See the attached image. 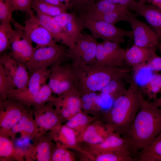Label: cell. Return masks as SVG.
<instances>
[{"instance_id": "1", "label": "cell", "mask_w": 161, "mask_h": 161, "mask_svg": "<svg viewBox=\"0 0 161 161\" xmlns=\"http://www.w3.org/2000/svg\"><path fill=\"white\" fill-rule=\"evenodd\" d=\"M161 133V108L145 100L123 135L136 154Z\"/></svg>"}, {"instance_id": "2", "label": "cell", "mask_w": 161, "mask_h": 161, "mask_svg": "<svg viewBox=\"0 0 161 161\" xmlns=\"http://www.w3.org/2000/svg\"><path fill=\"white\" fill-rule=\"evenodd\" d=\"M145 101L140 88L133 78L125 93L114 100L111 109L105 112L106 126L123 136Z\"/></svg>"}, {"instance_id": "3", "label": "cell", "mask_w": 161, "mask_h": 161, "mask_svg": "<svg viewBox=\"0 0 161 161\" xmlns=\"http://www.w3.org/2000/svg\"><path fill=\"white\" fill-rule=\"evenodd\" d=\"M72 63L75 88L80 96L100 91L112 79L119 75L126 76L128 67H114L94 65H78Z\"/></svg>"}, {"instance_id": "4", "label": "cell", "mask_w": 161, "mask_h": 161, "mask_svg": "<svg viewBox=\"0 0 161 161\" xmlns=\"http://www.w3.org/2000/svg\"><path fill=\"white\" fill-rule=\"evenodd\" d=\"M69 60V48L58 44L36 49L26 65L30 75L38 70L49 68L58 63Z\"/></svg>"}, {"instance_id": "5", "label": "cell", "mask_w": 161, "mask_h": 161, "mask_svg": "<svg viewBox=\"0 0 161 161\" xmlns=\"http://www.w3.org/2000/svg\"><path fill=\"white\" fill-rule=\"evenodd\" d=\"M85 28L89 30L95 38L109 41L120 44L126 36L133 39L132 30L127 31L105 21L78 15Z\"/></svg>"}, {"instance_id": "6", "label": "cell", "mask_w": 161, "mask_h": 161, "mask_svg": "<svg viewBox=\"0 0 161 161\" xmlns=\"http://www.w3.org/2000/svg\"><path fill=\"white\" fill-rule=\"evenodd\" d=\"M97 42L91 35L84 33L76 41L74 47L69 48V60L78 65L96 64Z\"/></svg>"}, {"instance_id": "7", "label": "cell", "mask_w": 161, "mask_h": 161, "mask_svg": "<svg viewBox=\"0 0 161 161\" xmlns=\"http://www.w3.org/2000/svg\"><path fill=\"white\" fill-rule=\"evenodd\" d=\"M27 108L24 103L14 98L8 97L0 101V135L10 137L12 128Z\"/></svg>"}, {"instance_id": "8", "label": "cell", "mask_w": 161, "mask_h": 161, "mask_svg": "<svg viewBox=\"0 0 161 161\" xmlns=\"http://www.w3.org/2000/svg\"><path fill=\"white\" fill-rule=\"evenodd\" d=\"M50 68L47 84L53 94L58 96L75 88L70 61L58 63Z\"/></svg>"}, {"instance_id": "9", "label": "cell", "mask_w": 161, "mask_h": 161, "mask_svg": "<svg viewBox=\"0 0 161 161\" xmlns=\"http://www.w3.org/2000/svg\"><path fill=\"white\" fill-rule=\"evenodd\" d=\"M123 21L127 22L132 29L134 45L144 47H158L160 36L155 30L147 24L138 20L129 11Z\"/></svg>"}, {"instance_id": "10", "label": "cell", "mask_w": 161, "mask_h": 161, "mask_svg": "<svg viewBox=\"0 0 161 161\" xmlns=\"http://www.w3.org/2000/svg\"><path fill=\"white\" fill-rule=\"evenodd\" d=\"M54 103L61 123L67 121L81 111L80 95L75 87L55 97Z\"/></svg>"}, {"instance_id": "11", "label": "cell", "mask_w": 161, "mask_h": 161, "mask_svg": "<svg viewBox=\"0 0 161 161\" xmlns=\"http://www.w3.org/2000/svg\"><path fill=\"white\" fill-rule=\"evenodd\" d=\"M0 63L4 68L16 89L22 90L27 88L30 75L25 64L6 53L1 55Z\"/></svg>"}, {"instance_id": "12", "label": "cell", "mask_w": 161, "mask_h": 161, "mask_svg": "<svg viewBox=\"0 0 161 161\" xmlns=\"http://www.w3.org/2000/svg\"><path fill=\"white\" fill-rule=\"evenodd\" d=\"M16 34L11 44L10 55L12 57L26 64L36 49L32 42L26 35L23 27L18 23L15 24Z\"/></svg>"}, {"instance_id": "13", "label": "cell", "mask_w": 161, "mask_h": 161, "mask_svg": "<svg viewBox=\"0 0 161 161\" xmlns=\"http://www.w3.org/2000/svg\"><path fill=\"white\" fill-rule=\"evenodd\" d=\"M23 27L26 35L36 44V49L58 44L49 31L35 15L25 21Z\"/></svg>"}, {"instance_id": "14", "label": "cell", "mask_w": 161, "mask_h": 161, "mask_svg": "<svg viewBox=\"0 0 161 161\" xmlns=\"http://www.w3.org/2000/svg\"><path fill=\"white\" fill-rule=\"evenodd\" d=\"M32 108L40 136L61 124L60 116L55 108L54 101L49 102L40 107Z\"/></svg>"}, {"instance_id": "15", "label": "cell", "mask_w": 161, "mask_h": 161, "mask_svg": "<svg viewBox=\"0 0 161 161\" xmlns=\"http://www.w3.org/2000/svg\"><path fill=\"white\" fill-rule=\"evenodd\" d=\"M49 131L40 136L24 150L26 161H51L54 146Z\"/></svg>"}, {"instance_id": "16", "label": "cell", "mask_w": 161, "mask_h": 161, "mask_svg": "<svg viewBox=\"0 0 161 161\" xmlns=\"http://www.w3.org/2000/svg\"><path fill=\"white\" fill-rule=\"evenodd\" d=\"M51 68L38 70L30 75L27 87L24 90L15 89L10 91L8 97L17 100L32 96L37 93L46 84Z\"/></svg>"}, {"instance_id": "17", "label": "cell", "mask_w": 161, "mask_h": 161, "mask_svg": "<svg viewBox=\"0 0 161 161\" xmlns=\"http://www.w3.org/2000/svg\"><path fill=\"white\" fill-rule=\"evenodd\" d=\"M18 133H20L21 138L28 137L33 141L40 136L32 108H27L20 120L12 128L10 138L13 141Z\"/></svg>"}, {"instance_id": "18", "label": "cell", "mask_w": 161, "mask_h": 161, "mask_svg": "<svg viewBox=\"0 0 161 161\" xmlns=\"http://www.w3.org/2000/svg\"><path fill=\"white\" fill-rule=\"evenodd\" d=\"M157 47H141L134 45L126 50L125 62L135 74L145 67L147 62L156 53Z\"/></svg>"}, {"instance_id": "19", "label": "cell", "mask_w": 161, "mask_h": 161, "mask_svg": "<svg viewBox=\"0 0 161 161\" xmlns=\"http://www.w3.org/2000/svg\"><path fill=\"white\" fill-rule=\"evenodd\" d=\"M128 9L144 17L160 36L161 35V9L159 7L152 4L147 5L134 1L128 5Z\"/></svg>"}, {"instance_id": "20", "label": "cell", "mask_w": 161, "mask_h": 161, "mask_svg": "<svg viewBox=\"0 0 161 161\" xmlns=\"http://www.w3.org/2000/svg\"><path fill=\"white\" fill-rule=\"evenodd\" d=\"M39 21L49 31L56 42L69 49L73 48L75 41L64 30L53 17L39 13L35 15Z\"/></svg>"}, {"instance_id": "21", "label": "cell", "mask_w": 161, "mask_h": 161, "mask_svg": "<svg viewBox=\"0 0 161 161\" xmlns=\"http://www.w3.org/2000/svg\"><path fill=\"white\" fill-rule=\"evenodd\" d=\"M53 18L75 42L82 35V32L85 28L75 12H65Z\"/></svg>"}, {"instance_id": "22", "label": "cell", "mask_w": 161, "mask_h": 161, "mask_svg": "<svg viewBox=\"0 0 161 161\" xmlns=\"http://www.w3.org/2000/svg\"><path fill=\"white\" fill-rule=\"evenodd\" d=\"M116 132L109 134L100 143L94 145L97 154L111 152L131 153V145L124 136Z\"/></svg>"}, {"instance_id": "23", "label": "cell", "mask_w": 161, "mask_h": 161, "mask_svg": "<svg viewBox=\"0 0 161 161\" xmlns=\"http://www.w3.org/2000/svg\"><path fill=\"white\" fill-rule=\"evenodd\" d=\"M51 137L56 143L67 148H71L76 145V131L65 124H61L49 131Z\"/></svg>"}, {"instance_id": "24", "label": "cell", "mask_w": 161, "mask_h": 161, "mask_svg": "<svg viewBox=\"0 0 161 161\" xmlns=\"http://www.w3.org/2000/svg\"><path fill=\"white\" fill-rule=\"evenodd\" d=\"M25 151L15 147L10 137L0 135V160L24 161Z\"/></svg>"}, {"instance_id": "25", "label": "cell", "mask_w": 161, "mask_h": 161, "mask_svg": "<svg viewBox=\"0 0 161 161\" xmlns=\"http://www.w3.org/2000/svg\"><path fill=\"white\" fill-rule=\"evenodd\" d=\"M53 94L51 89L47 83L36 94L18 100L28 108H37L44 105L49 102L54 101L55 97Z\"/></svg>"}, {"instance_id": "26", "label": "cell", "mask_w": 161, "mask_h": 161, "mask_svg": "<svg viewBox=\"0 0 161 161\" xmlns=\"http://www.w3.org/2000/svg\"><path fill=\"white\" fill-rule=\"evenodd\" d=\"M113 132L109 129L105 131L102 127L91 125L81 133L79 139L87 143L95 145L101 143Z\"/></svg>"}, {"instance_id": "27", "label": "cell", "mask_w": 161, "mask_h": 161, "mask_svg": "<svg viewBox=\"0 0 161 161\" xmlns=\"http://www.w3.org/2000/svg\"><path fill=\"white\" fill-rule=\"evenodd\" d=\"M137 155L140 161H161V133Z\"/></svg>"}, {"instance_id": "28", "label": "cell", "mask_w": 161, "mask_h": 161, "mask_svg": "<svg viewBox=\"0 0 161 161\" xmlns=\"http://www.w3.org/2000/svg\"><path fill=\"white\" fill-rule=\"evenodd\" d=\"M102 43L115 67H124L126 64V50L121 47L120 44L109 41H103Z\"/></svg>"}, {"instance_id": "29", "label": "cell", "mask_w": 161, "mask_h": 161, "mask_svg": "<svg viewBox=\"0 0 161 161\" xmlns=\"http://www.w3.org/2000/svg\"><path fill=\"white\" fill-rule=\"evenodd\" d=\"M128 9V6L126 5L115 4L105 0H100L96 1L94 4L86 9L83 13L79 14L88 15Z\"/></svg>"}, {"instance_id": "30", "label": "cell", "mask_w": 161, "mask_h": 161, "mask_svg": "<svg viewBox=\"0 0 161 161\" xmlns=\"http://www.w3.org/2000/svg\"><path fill=\"white\" fill-rule=\"evenodd\" d=\"M125 77L121 75L115 77L100 92L101 94L109 96L114 101L124 94L127 90L123 80Z\"/></svg>"}, {"instance_id": "31", "label": "cell", "mask_w": 161, "mask_h": 161, "mask_svg": "<svg viewBox=\"0 0 161 161\" xmlns=\"http://www.w3.org/2000/svg\"><path fill=\"white\" fill-rule=\"evenodd\" d=\"M143 94L148 97V101L156 99L161 91V73L152 75L147 81L140 88Z\"/></svg>"}, {"instance_id": "32", "label": "cell", "mask_w": 161, "mask_h": 161, "mask_svg": "<svg viewBox=\"0 0 161 161\" xmlns=\"http://www.w3.org/2000/svg\"><path fill=\"white\" fill-rule=\"evenodd\" d=\"M32 8L36 13H39L53 17L66 12L67 9L58 7L41 0H32Z\"/></svg>"}, {"instance_id": "33", "label": "cell", "mask_w": 161, "mask_h": 161, "mask_svg": "<svg viewBox=\"0 0 161 161\" xmlns=\"http://www.w3.org/2000/svg\"><path fill=\"white\" fill-rule=\"evenodd\" d=\"M10 21L0 23V53H3L10 49L11 44L14 39L16 30H13L10 23Z\"/></svg>"}, {"instance_id": "34", "label": "cell", "mask_w": 161, "mask_h": 161, "mask_svg": "<svg viewBox=\"0 0 161 161\" xmlns=\"http://www.w3.org/2000/svg\"><path fill=\"white\" fill-rule=\"evenodd\" d=\"M129 11L128 9L102 13L88 15H78L92 19L103 21L115 25L119 21H123L125 17Z\"/></svg>"}, {"instance_id": "35", "label": "cell", "mask_w": 161, "mask_h": 161, "mask_svg": "<svg viewBox=\"0 0 161 161\" xmlns=\"http://www.w3.org/2000/svg\"><path fill=\"white\" fill-rule=\"evenodd\" d=\"M15 89V85L0 63V101L7 99L9 92Z\"/></svg>"}, {"instance_id": "36", "label": "cell", "mask_w": 161, "mask_h": 161, "mask_svg": "<svg viewBox=\"0 0 161 161\" xmlns=\"http://www.w3.org/2000/svg\"><path fill=\"white\" fill-rule=\"evenodd\" d=\"M89 122V117L81 111L68 120L65 124L76 131L81 133L88 126Z\"/></svg>"}, {"instance_id": "37", "label": "cell", "mask_w": 161, "mask_h": 161, "mask_svg": "<svg viewBox=\"0 0 161 161\" xmlns=\"http://www.w3.org/2000/svg\"><path fill=\"white\" fill-rule=\"evenodd\" d=\"M96 161H137V158H133L130 153L111 152L98 154Z\"/></svg>"}, {"instance_id": "38", "label": "cell", "mask_w": 161, "mask_h": 161, "mask_svg": "<svg viewBox=\"0 0 161 161\" xmlns=\"http://www.w3.org/2000/svg\"><path fill=\"white\" fill-rule=\"evenodd\" d=\"M74 160V155L67 148L56 143L52 151L51 161H72Z\"/></svg>"}, {"instance_id": "39", "label": "cell", "mask_w": 161, "mask_h": 161, "mask_svg": "<svg viewBox=\"0 0 161 161\" xmlns=\"http://www.w3.org/2000/svg\"><path fill=\"white\" fill-rule=\"evenodd\" d=\"M96 58L98 65L115 67L106 53L102 42L97 43Z\"/></svg>"}, {"instance_id": "40", "label": "cell", "mask_w": 161, "mask_h": 161, "mask_svg": "<svg viewBox=\"0 0 161 161\" xmlns=\"http://www.w3.org/2000/svg\"><path fill=\"white\" fill-rule=\"evenodd\" d=\"M14 12L10 0H0V22L11 21Z\"/></svg>"}, {"instance_id": "41", "label": "cell", "mask_w": 161, "mask_h": 161, "mask_svg": "<svg viewBox=\"0 0 161 161\" xmlns=\"http://www.w3.org/2000/svg\"><path fill=\"white\" fill-rule=\"evenodd\" d=\"M14 11H19L32 16L34 15L32 8V0H10Z\"/></svg>"}, {"instance_id": "42", "label": "cell", "mask_w": 161, "mask_h": 161, "mask_svg": "<svg viewBox=\"0 0 161 161\" xmlns=\"http://www.w3.org/2000/svg\"><path fill=\"white\" fill-rule=\"evenodd\" d=\"M96 0H71L69 9L79 14L94 4Z\"/></svg>"}, {"instance_id": "43", "label": "cell", "mask_w": 161, "mask_h": 161, "mask_svg": "<svg viewBox=\"0 0 161 161\" xmlns=\"http://www.w3.org/2000/svg\"><path fill=\"white\" fill-rule=\"evenodd\" d=\"M145 67L156 72L161 71V57L156 54L147 62Z\"/></svg>"}, {"instance_id": "44", "label": "cell", "mask_w": 161, "mask_h": 161, "mask_svg": "<svg viewBox=\"0 0 161 161\" xmlns=\"http://www.w3.org/2000/svg\"><path fill=\"white\" fill-rule=\"evenodd\" d=\"M100 0H96V1ZM107 1L115 3L120 4L126 5L128 6L133 1H135L136 0H104Z\"/></svg>"}, {"instance_id": "45", "label": "cell", "mask_w": 161, "mask_h": 161, "mask_svg": "<svg viewBox=\"0 0 161 161\" xmlns=\"http://www.w3.org/2000/svg\"><path fill=\"white\" fill-rule=\"evenodd\" d=\"M53 5L60 7L69 8L65 4L61 3L59 0H41Z\"/></svg>"}, {"instance_id": "46", "label": "cell", "mask_w": 161, "mask_h": 161, "mask_svg": "<svg viewBox=\"0 0 161 161\" xmlns=\"http://www.w3.org/2000/svg\"><path fill=\"white\" fill-rule=\"evenodd\" d=\"M145 2L148 1L155 5L161 9V0H145Z\"/></svg>"}, {"instance_id": "47", "label": "cell", "mask_w": 161, "mask_h": 161, "mask_svg": "<svg viewBox=\"0 0 161 161\" xmlns=\"http://www.w3.org/2000/svg\"><path fill=\"white\" fill-rule=\"evenodd\" d=\"M155 106L161 108V96L159 98H157L156 99L152 102Z\"/></svg>"}, {"instance_id": "48", "label": "cell", "mask_w": 161, "mask_h": 161, "mask_svg": "<svg viewBox=\"0 0 161 161\" xmlns=\"http://www.w3.org/2000/svg\"><path fill=\"white\" fill-rule=\"evenodd\" d=\"M60 2L65 4L69 9L71 0H59Z\"/></svg>"}, {"instance_id": "49", "label": "cell", "mask_w": 161, "mask_h": 161, "mask_svg": "<svg viewBox=\"0 0 161 161\" xmlns=\"http://www.w3.org/2000/svg\"><path fill=\"white\" fill-rule=\"evenodd\" d=\"M160 43L158 46V48L160 49V50L161 52V35L160 36Z\"/></svg>"}, {"instance_id": "50", "label": "cell", "mask_w": 161, "mask_h": 161, "mask_svg": "<svg viewBox=\"0 0 161 161\" xmlns=\"http://www.w3.org/2000/svg\"><path fill=\"white\" fill-rule=\"evenodd\" d=\"M139 1L143 3H146L145 0H140Z\"/></svg>"}, {"instance_id": "51", "label": "cell", "mask_w": 161, "mask_h": 161, "mask_svg": "<svg viewBox=\"0 0 161 161\" xmlns=\"http://www.w3.org/2000/svg\"><path fill=\"white\" fill-rule=\"evenodd\" d=\"M160 94H161V91H160Z\"/></svg>"}]
</instances>
